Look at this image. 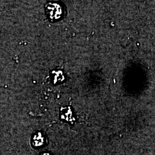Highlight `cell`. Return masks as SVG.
Here are the masks:
<instances>
[{
	"instance_id": "6da1fadb",
	"label": "cell",
	"mask_w": 155,
	"mask_h": 155,
	"mask_svg": "<svg viewBox=\"0 0 155 155\" xmlns=\"http://www.w3.org/2000/svg\"><path fill=\"white\" fill-rule=\"evenodd\" d=\"M46 12L48 17L52 21H55L63 16V9L60 4L50 3L46 7Z\"/></svg>"
},
{
	"instance_id": "7a4b0ae2",
	"label": "cell",
	"mask_w": 155,
	"mask_h": 155,
	"mask_svg": "<svg viewBox=\"0 0 155 155\" xmlns=\"http://www.w3.org/2000/svg\"><path fill=\"white\" fill-rule=\"evenodd\" d=\"M61 119L66 120L67 122H72L75 121V118L73 116L72 110L70 107L61 109Z\"/></svg>"
},
{
	"instance_id": "3957f363",
	"label": "cell",
	"mask_w": 155,
	"mask_h": 155,
	"mask_svg": "<svg viewBox=\"0 0 155 155\" xmlns=\"http://www.w3.org/2000/svg\"><path fill=\"white\" fill-rule=\"evenodd\" d=\"M51 78L52 82L55 84L61 83L64 80V76L61 71L57 70L52 72Z\"/></svg>"
},
{
	"instance_id": "277c9868",
	"label": "cell",
	"mask_w": 155,
	"mask_h": 155,
	"mask_svg": "<svg viewBox=\"0 0 155 155\" xmlns=\"http://www.w3.org/2000/svg\"><path fill=\"white\" fill-rule=\"evenodd\" d=\"M45 143L44 137L41 133H38L33 136L32 138V144L35 147H40Z\"/></svg>"
},
{
	"instance_id": "5b68a950",
	"label": "cell",
	"mask_w": 155,
	"mask_h": 155,
	"mask_svg": "<svg viewBox=\"0 0 155 155\" xmlns=\"http://www.w3.org/2000/svg\"><path fill=\"white\" fill-rule=\"evenodd\" d=\"M41 155H50V154L47 153H43V154H41Z\"/></svg>"
}]
</instances>
